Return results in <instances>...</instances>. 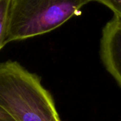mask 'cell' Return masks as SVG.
I'll return each mask as SVG.
<instances>
[{
	"mask_svg": "<svg viewBox=\"0 0 121 121\" xmlns=\"http://www.w3.org/2000/svg\"><path fill=\"white\" fill-rule=\"evenodd\" d=\"M0 108L14 121H61L41 78L11 60L0 62Z\"/></svg>",
	"mask_w": 121,
	"mask_h": 121,
	"instance_id": "cell-1",
	"label": "cell"
},
{
	"mask_svg": "<svg viewBox=\"0 0 121 121\" xmlns=\"http://www.w3.org/2000/svg\"><path fill=\"white\" fill-rule=\"evenodd\" d=\"M91 0H11L6 44L48 33L81 14Z\"/></svg>",
	"mask_w": 121,
	"mask_h": 121,
	"instance_id": "cell-2",
	"label": "cell"
},
{
	"mask_svg": "<svg viewBox=\"0 0 121 121\" xmlns=\"http://www.w3.org/2000/svg\"><path fill=\"white\" fill-rule=\"evenodd\" d=\"M100 55L106 69L121 88V21L115 16L102 30Z\"/></svg>",
	"mask_w": 121,
	"mask_h": 121,
	"instance_id": "cell-3",
	"label": "cell"
},
{
	"mask_svg": "<svg viewBox=\"0 0 121 121\" xmlns=\"http://www.w3.org/2000/svg\"><path fill=\"white\" fill-rule=\"evenodd\" d=\"M11 0H0V50L6 44Z\"/></svg>",
	"mask_w": 121,
	"mask_h": 121,
	"instance_id": "cell-4",
	"label": "cell"
},
{
	"mask_svg": "<svg viewBox=\"0 0 121 121\" xmlns=\"http://www.w3.org/2000/svg\"><path fill=\"white\" fill-rule=\"evenodd\" d=\"M103 4L109 8L114 14V16L121 21V0H91Z\"/></svg>",
	"mask_w": 121,
	"mask_h": 121,
	"instance_id": "cell-5",
	"label": "cell"
},
{
	"mask_svg": "<svg viewBox=\"0 0 121 121\" xmlns=\"http://www.w3.org/2000/svg\"><path fill=\"white\" fill-rule=\"evenodd\" d=\"M0 121H14L9 114H7L1 108H0Z\"/></svg>",
	"mask_w": 121,
	"mask_h": 121,
	"instance_id": "cell-6",
	"label": "cell"
}]
</instances>
